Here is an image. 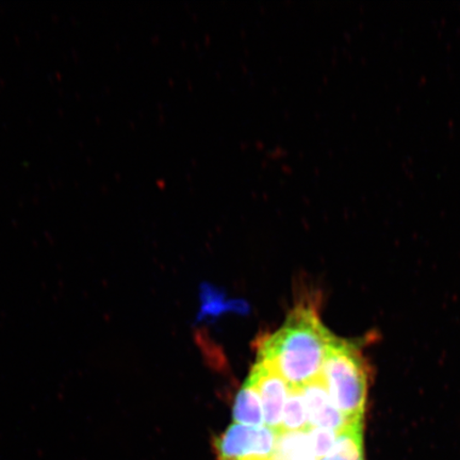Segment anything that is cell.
I'll return each instance as SVG.
<instances>
[{
    "mask_svg": "<svg viewBox=\"0 0 460 460\" xmlns=\"http://www.w3.org/2000/svg\"><path fill=\"white\" fill-rule=\"evenodd\" d=\"M335 338L314 308L297 306L281 329L261 342L258 360L272 366L291 388H302L321 376Z\"/></svg>",
    "mask_w": 460,
    "mask_h": 460,
    "instance_id": "obj_1",
    "label": "cell"
},
{
    "mask_svg": "<svg viewBox=\"0 0 460 460\" xmlns=\"http://www.w3.org/2000/svg\"><path fill=\"white\" fill-rule=\"evenodd\" d=\"M333 404L349 420H364L367 402V372L355 344L333 339L321 373Z\"/></svg>",
    "mask_w": 460,
    "mask_h": 460,
    "instance_id": "obj_2",
    "label": "cell"
},
{
    "mask_svg": "<svg viewBox=\"0 0 460 460\" xmlns=\"http://www.w3.org/2000/svg\"><path fill=\"white\" fill-rule=\"evenodd\" d=\"M279 434V431L264 425L247 427L234 423L215 441L218 459H271L278 446Z\"/></svg>",
    "mask_w": 460,
    "mask_h": 460,
    "instance_id": "obj_3",
    "label": "cell"
},
{
    "mask_svg": "<svg viewBox=\"0 0 460 460\" xmlns=\"http://www.w3.org/2000/svg\"><path fill=\"white\" fill-rule=\"evenodd\" d=\"M247 381L252 383L261 396L264 424L279 433L284 407L292 389L289 384L272 366L262 360H258L252 367Z\"/></svg>",
    "mask_w": 460,
    "mask_h": 460,
    "instance_id": "obj_4",
    "label": "cell"
},
{
    "mask_svg": "<svg viewBox=\"0 0 460 460\" xmlns=\"http://www.w3.org/2000/svg\"><path fill=\"white\" fill-rule=\"evenodd\" d=\"M301 391L306 405L309 429L319 428L339 433L349 423L333 404L321 376L305 385Z\"/></svg>",
    "mask_w": 460,
    "mask_h": 460,
    "instance_id": "obj_5",
    "label": "cell"
},
{
    "mask_svg": "<svg viewBox=\"0 0 460 460\" xmlns=\"http://www.w3.org/2000/svg\"><path fill=\"white\" fill-rule=\"evenodd\" d=\"M322 460H365L364 420L349 422L339 431L330 456Z\"/></svg>",
    "mask_w": 460,
    "mask_h": 460,
    "instance_id": "obj_6",
    "label": "cell"
},
{
    "mask_svg": "<svg viewBox=\"0 0 460 460\" xmlns=\"http://www.w3.org/2000/svg\"><path fill=\"white\" fill-rule=\"evenodd\" d=\"M233 416L234 423L247 425V427H263L264 417L261 396L249 381H246L235 398Z\"/></svg>",
    "mask_w": 460,
    "mask_h": 460,
    "instance_id": "obj_7",
    "label": "cell"
},
{
    "mask_svg": "<svg viewBox=\"0 0 460 460\" xmlns=\"http://www.w3.org/2000/svg\"><path fill=\"white\" fill-rule=\"evenodd\" d=\"M308 429L307 410L301 388H292L284 407L279 433L306 431Z\"/></svg>",
    "mask_w": 460,
    "mask_h": 460,
    "instance_id": "obj_8",
    "label": "cell"
},
{
    "mask_svg": "<svg viewBox=\"0 0 460 460\" xmlns=\"http://www.w3.org/2000/svg\"><path fill=\"white\" fill-rule=\"evenodd\" d=\"M337 434L336 431L319 428L307 429L310 450L316 459L322 460L330 456L335 446Z\"/></svg>",
    "mask_w": 460,
    "mask_h": 460,
    "instance_id": "obj_9",
    "label": "cell"
},
{
    "mask_svg": "<svg viewBox=\"0 0 460 460\" xmlns=\"http://www.w3.org/2000/svg\"><path fill=\"white\" fill-rule=\"evenodd\" d=\"M226 308V305L223 304L221 293L208 286H205L204 290L201 291V313L199 315H217Z\"/></svg>",
    "mask_w": 460,
    "mask_h": 460,
    "instance_id": "obj_10",
    "label": "cell"
},
{
    "mask_svg": "<svg viewBox=\"0 0 460 460\" xmlns=\"http://www.w3.org/2000/svg\"><path fill=\"white\" fill-rule=\"evenodd\" d=\"M233 460H272V458L271 459H252L251 458V459H233Z\"/></svg>",
    "mask_w": 460,
    "mask_h": 460,
    "instance_id": "obj_11",
    "label": "cell"
}]
</instances>
